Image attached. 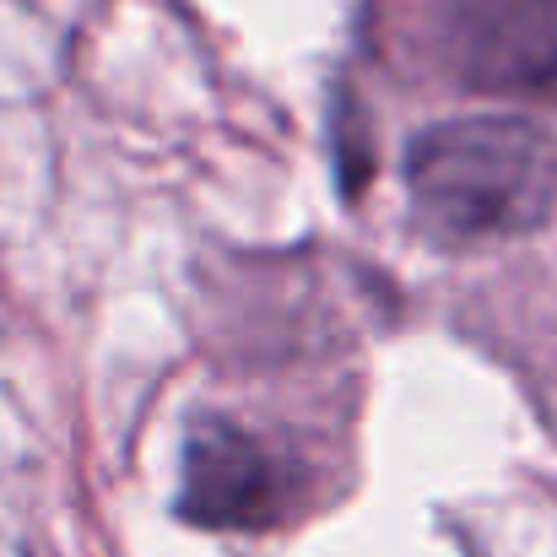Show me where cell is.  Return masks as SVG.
<instances>
[{
	"instance_id": "obj_1",
	"label": "cell",
	"mask_w": 557,
	"mask_h": 557,
	"mask_svg": "<svg viewBox=\"0 0 557 557\" xmlns=\"http://www.w3.org/2000/svg\"><path fill=\"white\" fill-rule=\"evenodd\" d=\"M406 185L422 222L444 238H515L553 216L557 147L531 120H444L406 152Z\"/></svg>"
},
{
	"instance_id": "obj_2",
	"label": "cell",
	"mask_w": 557,
	"mask_h": 557,
	"mask_svg": "<svg viewBox=\"0 0 557 557\" xmlns=\"http://www.w3.org/2000/svg\"><path fill=\"white\" fill-rule=\"evenodd\" d=\"M438 49L466 87L553 92L557 0H438Z\"/></svg>"
},
{
	"instance_id": "obj_3",
	"label": "cell",
	"mask_w": 557,
	"mask_h": 557,
	"mask_svg": "<svg viewBox=\"0 0 557 557\" xmlns=\"http://www.w3.org/2000/svg\"><path fill=\"white\" fill-rule=\"evenodd\" d=\"M271 509H276L271 455L222 417L195 422L185 444V476H180V515L206 531H244V525H265Z\"/></svg>"
}]
</instances>
